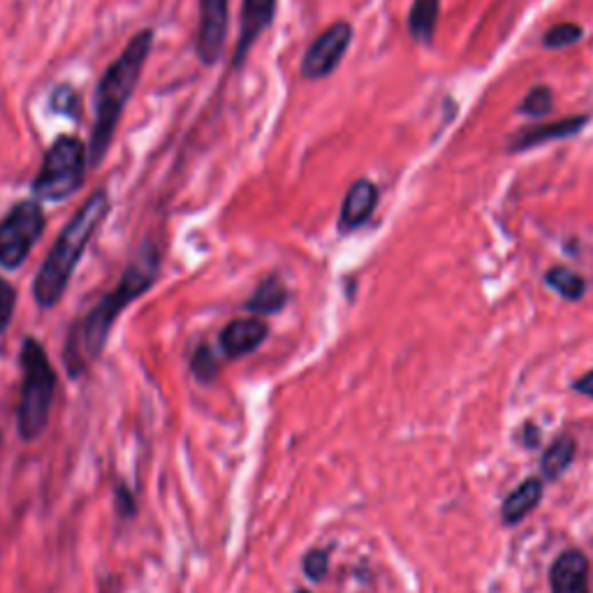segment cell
Returning a JSON list of instances; mask_svg holds the SVG:
<instances>
[{
  "mask_svg": "<svg viewBox=\"0 0 593 593\" xmlns=\"http://www.w3.org/2000/svg\"><path fill=\"white\" fill-rule=\"evenodd\" d=\"M156 274L158 253L156 248L146 246L130 262L119 285L107 297H102V302L72 327L63 353L72 376L86 371L95 362V357L105 348V341L109 332H112L116 318L128 309V304H133L139 295H144L151 288L153 281H156Z\"/></svg>",
  "mask_w": 593,
  "mask_h": 593,
  "instance_id": "cell-1",
  "label": "cell"
},
{
  "mask_svg": "<svg viewBox=\"0 0 593 593\" xmlns=\"http://www.w3.org/2000/svg\"><path fill=\"white\" fill-rule=\"evenodd\" d=\"M151 47H153L151 28L139 31L100 79L98 91H95V123H93L91 149H89L93 165H100L102 158L107 156L109 144H112L116 133V126H119L128 100L133 98V91L139 84V77H142L146 58L151 54Z\"/></svg>",
  "mask_w": 593,
  "mask_h": 593,
  "instance_id": "cell-2",
  "label": "cell"
},
{
  "mask_svg": "<svg viewBox=\"0 0 593 593\" xmlns=\"http://www.w3.org/2000/svg\"><path fill=\"white\" fill-rule=\"evenodd\" d=\"M109 214V195L107 190H95V193L84 202V207L70 218L63 232L51 246L47 260L42 262L38 276L33 283L35 302L45 309H51L63 292L68 290L70 278L82 260V255L93 239L95 230L100 228Z\"/></svg>",
  "mask_w": 593,
  "mask_h": 593,
  "instance_id": "cell-3",
  "label": "cell"
},
{
  "mask_svg": "<svg viewBox=\"0 0 593 593\" xmlns=\"http://www.w3.org/2000/svg\"><path fill=\"white\" fill-rule=\"evenodd\" d=\"M21 373L24 383L17 408L19 434L24 441H35L47 429L56 392V371L45 348L35 339H26L21 346Z\"/></svg>",
  "mask_w": 593,
  "mask_h": 593,
  "instance_id": "cell-4",
  "label": "cell"
},
{
  "mask_svg": "<svg viewBox=\"0 0 593 593\" xmlns=\"http://www.w3.org/2000/svg\"><path fill=\"white\" fill-rule=\"evenodd\" d=\"M86 181V149L77 137H58L42 158L33 181V193L40 200L63 202L77 193Z\"/></svg>",
  "mask_w": 593,
  "mask_h": 593,
  "instance_id": "cell-5",
  "label": "cell"
},
{
  "mask_svg": "<svg viewBox=\"0 0 593 593\" xmlns=\"http://www.w3.org/2000/svg\"><path fill=\"white\" fill-rule=\"evenodd\" d=\"M45 232V211L38 202L24 200L0 221V265L17 269Z\"/></svg>",
  "mask_w": 593,
  "mask_h": 593,
  "instance_id": "cell-6",
  "label": "cell"
},
{
  "mask_svg": "<svg viewBox=\"0 0 593 593\" xmlns=\"http://www.w3.org/2000/svg\"><path fill=\"white\" fill-rule=\"evenodd\" d=\"M350 42H353V26L348 21H336L306 49L302 75L306 79H325L332 75L346 56Z\"/></svg>",
  "mask_w": 593,
  "mask_h": 593,
  "instance_id": "cell-7",
  "label": "cell"
},
{
  "mask_svg": "<svg viewBox=\"0 0 593 593\" xmlns=\"http://www.w3.org/2000/svg\"><path fill=\"white\" fill-rule=\"evenodd\" d=\"M230 0H200V31H197V56L202 63L214 65L228 38Z\"/></svg>",
  "mask_w": 593,
  "mask_h": 593,
  "instance_id": "cell-8",
  "label": "cell"
},
{
  "mask_svg": "<svg viewBox=\"0 0 593 593\" xmlns=\"http://www.w3.org/2000/svg\"><path fill=\"white\" fill-rule=\"evenodd\" d=\"M276 14V0H244L241 5V28L237 49H234V65H241L246 61V54L253 49L255 42L272 26Z\"/></svg>",
  "mask_w": 593,
  "mask_h": 593,
  "instance_id": "cell-9",
  "label": "cell"
},
{
  "mask_svg": "<svg viewBox=\"0 0 593 593\" xmlns=\"http://www.w3.org/2000/svg\"><path fill=\"white\" fill-rule=\"evenodd\" d=\"M552 593H591L589 591V559L580 549H566L556 556L549 570Z\"/></svg>",
  "mask_w": 593,
  "mask_h": 593,
  "instance_id": "cell-10",
  "label": "cell"
},
{
  "mask_svg": "<svg viewBox=\"0 0 593 593\" xmlns=\"http://www.w3.org/2000/svg\"><path fill=\"white\" fill-rule=\"evenodd\" d=\"M378 204V186L369 179L355 181L353 186L348 188L346 200H343L341 207V230L350 232L357 230L360 225L369 221L373 211H376Z\"/></svg>",
  "mask_w": 593,
  "mask_h": 593,
  "instance_id": "cell-11",
  "label": "cell"
},
{
  "mask_svg": "<svg viewBox=\"0 0 593 593\" xmlns=\"http://www.w3.org/2000/svg\"><path fill=\"white\" fill-rule=\"evenodd\" d=\"M267 334V325L258 318L232 320L221 332V348L225 350V355L237 360V357H244L253 353L255 348H260V343L267 339Z\"/></svg>",
  "mask_w": 593,
  "mask_h": 593,
  "instance_id": "cell-12",
  "label": "cell"
},
{
  "mask_svg": "<svg viewBox=\"0 0 593 593\" xmlns=\"http://www.w3.org/2000/svg\"><path fill=\"white\" fill-rule=\"evenodd\" d=\"M589 123V116H568V119L543 123V126H531L522 128L519 133L510 139V151H526L533 149V146L552 142V139H563L573 137L580 133V130Z\"/></svg>",
  "mask_w": 593,
  "mask_h": 593,
  "instance_id": "cell-13",
  "label": "cell"
},
{
  "mask_svg": "<svg viewBox=\"0 0 593 593\" xmlns=\"http://www.w3.org/2000/svg\"><path fill=\"white\" fill-rule=\"evenodd\" d=\"M543 499V482L538 478H529L519 485L515 492L508 494V499L501 505V517L505 524L522 522L526 515H531L533 508Z\"/></svg>",
  "mask_w": 593,
  "mask_h": 593,
  "instance_id": "cell-14",
  "label": "cell"
},
{
  "mask_svg": "<svg viewBox=\"0 0 593 593\" xmlns=\"http://www.w3.org/2000/svg\"><path fill=\"white\" fill-rule=\"evenodd\" d=\"M441 12V0H413L408 14V31L417 42H431Z\"/></svg>",
  "mask_w": 593,
  "mask_h": 593,
  "instance_id": "cell-15",
  "label": "cell"
},
{
  "mask_svg": "<svg viewBox=\"0 0 593 593\" xmlns=\"http://www.w3.org/2000/svg\"><path fill=\"white\" fill-rule=\"evenodd\" d=\"M285 302H288V290H285L281 278L269 276L267 281L260 283V288L255 290V295L248 299L246 309L251 313H262V316H265V313L281 311Z\"/></svg>",
  "mask_w": 593,
  "mask_h": 593,
  "instance_id": "cell-16",
  "label": "cell"
},
{
  "mask_svg": "<svg viewBox=\"0 0 593 593\" xmlns=\"http://www.w3.org/2000/svg\"><path fill=\"white\" fill-rule=\"evenodd\" d=\"M577 452V441L573 436H561L549 445L543 455V461H540V468L547 478H559V475L566 471V468L573 464Z\"/></svg>",
  "mask_w": 593,
  "mask_h": 593,
  "instance_id": "cell-17",
  "label": "cell"
},
{
  "mask_svg": "<svg viewBox=\"0 0 593 593\" xmlns=\"http://www.w3.org/2000/svg\"><path fill=\"white\" fill-rule=\"evenodd\" d=\"M545 281H547L549 288L559 292L563 299H570V302H575V299H582L584 290H587V281H584L580 274L573 272V269H568V267L549 269Z\"/></svg>",
  "mask_w": 593,
  "mask_h": 593,
  "instance_id": "cell-18",
  "label": "cell"
},
{
  "mask_svg": "<svg viewBox=\"0 0 593 593\" xmlns=\"http://www.w3.org/2000/svg\"><path fill=\"white\" fill-rule=\"evenodd\" d=\"M582 26L570 24V21H563V24H556L545 33V47L549 49H563L575 45V42L582 40Z\"/></svg>",
  "mask_w": 593,
  "mask_h": 593,
  "instance_id": "cell-19",
  "label": "cell"
},
{
  "mask_svg": "<svg viewBox=\"0 0 593 593\" xmlns=\"http://www.w3.org/2000/svg\"><path fill=\"white\" fill-rule=\"evenodd\" d=\"M552 107H554L552 91H549L547 86H538V89H533L529 95H526L522 105H519V112L526 116H545L552 112Z\"/></svg>",
  "mask_w": 593,
  "mask_h": 593,
  "instance_id": "cell-20",
  "label": "cell"
},
{
  "mask_svg": "<svg viewBox=\"0 0 593 593\" xmlns=\"http://www.w3.org/2000/svg\"><path fill=\"white\" fill-rule=\"evenodd\" d=\"M14 306H17V290L0 276V332L10 325L14 316Z\"/></svg>",
  "mask_w": 593,
  "mask_h": 593,
  "instance_id": "cell-21",
  "label": "cell"
},
{
  "mask_svg": "<svg viewBox=\"0 0 593 593\" xmlns=\"http://www.w3.org/2000/svg\"><path fill=\"white\" fill-rule=\"evenodd\" d=\"M327 563H329L327 552H322V549H311V552L304 556L306 577H309V580H313V582H320L322 577L327 575Z\"/></svg>",
  "mask_w": 593,
  "mask_h": 593,
  "instance_id": "cell-22",
  "label": "cell"
},
{
  "mask_svg": "<svg viewBox=\"0 0 593 593\" xmlns=\"http://www.w3.org/2000/svg\"><path fill=\"white\" fill-rule=\"evenodd\" d=\"M51 107L56 109L58 114H68V116H75L77 112V93L75 89H70V86H58L51 95Z\"/></svg>",
  "mask_w": 593,
  "mask_h": 593,
  "instance_id": "cell-23",
  "label": "cell"
},
{
  "mask_svg": "<svg viewBox=\"0 0 593 593\" xmlns=\"http://www.w3.org/2000/svg\"><path fill=\"white\" fill-rule=\"evenodd\" d=\"M216 360L211 357V353L207 348H200L197 350V355L193 357V371L200 376L202 380H211L216 376Z\"/></svg>",
  "mask_w": 593,
  "mask_h": 593,
  "instance_id": "cell-24",
  "label": "cell"
},
{
  "mask_svg": "<svg viewBox=\"0 0 593 593\" xmlns=\"http://www.w3.org/2000/svg\"><path fill=\"white\" fill-rule=\"evenodd\" d=\"M575 390L580 392V394H584V397H589V399H593V371H589V373H584V376L580 378V380H575Z\"/></svg>",
  "mask_w": 593,
  "mask_h": 593,
  "instance_id": "cell-25",
  "label": "cell"
},
{
  "mask_svg": "<svg viewBox=\"0 0 593 593\" xmlns=\"http://www.w3.org/2000/svg\"><path fill=\"white\" fill-rule=\"evenodd\" d=\"M297 593H309V591H297Z\"/></svg>",
  "mask_w": 593,
  "mask_h": 593,
  "instance_id": "cell-26",
  "label": "cell"
}]
</instances>
